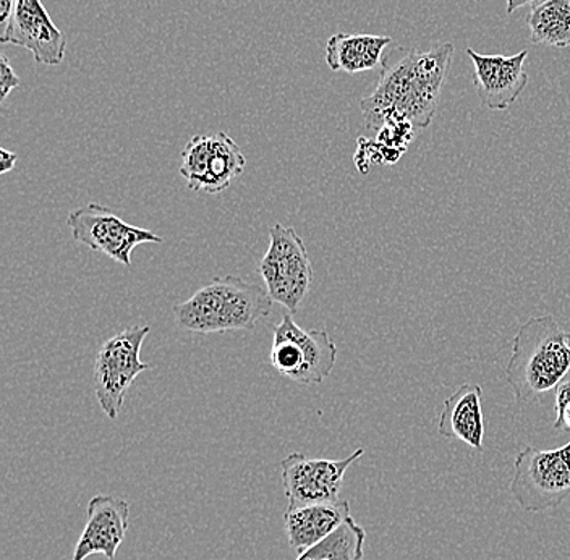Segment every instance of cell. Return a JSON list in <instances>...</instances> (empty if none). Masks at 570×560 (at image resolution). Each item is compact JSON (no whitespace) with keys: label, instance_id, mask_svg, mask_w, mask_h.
Segmentation results:
<instances>
[{"label":"cell","instance_id":"1","mask_svg":"<svg viewBox=\"0 0 570 560\" xmlns=\"http://www.w3.org/2000/svg\"><path fill=\"white\" fill-rule=\"evenodd\" d=\"M452 56L454 46L445 42L428 52L410 51L384 67L376 89L362 99L366 128L380 131L391 122L426 128L433 122Z\"/></svg>","mask_w":570,"mask_h":560},{"label":"cell","instance_id":"2","mask_svg":"<svg viewBox=\"0 0 570 560\" xmlns=\"http://www.w3.org/2000/svg\"><path fill=\"white\" fill-rule=\"evenodd\" d=\"M570 373V334L554 316L530 317L511 342L505 381L522 403L540 401Z\"/></svg>","mask_w":570,"mask_h":560},{"label":"cell","instance_id":"3","mask_svg":"<svg viewBox=\"0 0 570 560\" xmlns=\"http://www.w3.org/2000/svg\"><path fill=\"white\" fill-rule=\"evenodd\" d=\"M273 298L258 284L242 277H216L187 302L174 306L178 326L191 333L213 334L255 330L271 315Z\"/></svg>","mask_w":570,"mask_h":560},{"label":"cell","instance_id":"4","mask_svg":"<svg viewBox=\"0 0 570 560\" xmlns=\"http://www.w3.org/2000/svg\"><path fill=\"white\" fill-rule=\"evenodd\" d=\"M509 491L525 512L561 505L570 495V441L551 451L523 448L515 456Z\"/></svg>","mask_w":570,"mask_h":560},{"label":"cell","instance_id":"5","mask_svg":"<svg viewBox=\"0 0 570 560\" xmlns=\"http://www.w3.org/2000/svg\"><path fill=\"white\" fill-rule=\"evenodd\" d=\"M258 274L274 303L298 312L312 287L313 267L305 242L294 227L274 224L269 228V248L258 264Z\"/></svg>","mask_w":570,"mask_h":560},{"label":"cell","instance_id":"6","mask_svg":"<svg viewBox=\"0 0 570 560\" xmlns=\"http://www.w3.org/2000/svg\"><path fill=\"white\" fill-rule=\"evenodd\" d=\"M149 331V326L127 327L105 342L96 355L92 383L99 406L109 420H117L130 385L151 369L141 360L142 342Z\"/></svg>","mask_w":570,"mask_h":560},{"label":"cell","instance_id":"7","mask_svg":"<svg viewBox=\"0 0 570 560\" xmlns=\"http://www.w3.org/2000/svg\"><path fill=\"white\" fill-rule=\"evenodd\" d=\"M67 226L75 242L88 246L92 252L102 253L125 267L131 266V253L138 245L164 242L155 232L130 226L98 203H88L83 208L71 210Z\"/></svg>","mask_w":570,"mask_h":560},{"label":"cell","instance_id":"8","mask_svg":"<svg viewBox=\"0 0 570 560\" xmlns=\"http://www.w3.org/2000/svg\"><path fill=\"white\" fill-rule=\"evenodd\" d=\"M363 454L365 449H356L354 454L342 460L306 459L298 452L285 456L281 469L287 508L337 501L345 472Z\"/></svg>","mask_w":570,"mask_h":560},{"label":"cell","instance_id":"9","mask_svg":"<svg viewBox=\"0 0 570 560\" xmlns=\"http://www.w3.org/2000/svg\"><path fill=\"white\" fill-rule=\"evenodd\" d=\"M3 45L20 46L45 66H60L67 51V38L53 23L41 0H16L12 17L2 30Z\"/></svg>","mask_w":570,"mask_h":560},{"label":"cell","instance_id":"10","mask_svg":"<svg viewBox=\"0 0 570 560\" xmlns=\"http://www.w3.org/2000/svg\"><path fill=\"white\" fill-rule=\"evenodd\" d=\"M466 53L475 67L473 81L481 105L491 110H505L514 105L529 83V73L523 69L529 51L509 57L483 56L466 48Z\"/></svg>","mask_w":570,"mask_h":560},{"label":"cell","instance_id":"11","mask_svg":"<svg viewBox=\"0 0 570 560\" xmlns=\"http://www.w3.org/2000/svg\"><path fill=\"white\" fill-rule=\"evenodd\" d=\"M87 513V525L75 546L71 560H87L95 554L106 556L109 560L116 559L127 534L130 504L114 495H95L89 501Z\"/></svg>","mask_w":570,"mask_h":560},{"label":"cell","instance_id":"12","mask_svg":"<svg viewBox=\"0 0 570 560\" xmlns=\"http://www.w3.org/2000/svg\"><path fill=\"white\" fill-rule=\"evenodd\" d=\"M351 517V505L342 499L287 508L284 513V527L288 544L301 556L336 533Z\"/></svg>","mask_w":570,"mask_h":560},{"label":"cell","instance_id":"13","mask_svg":"<svg viewBox=\"0 0 570 560\" xmlns=\"http://www.w3.org/2000/svg\"><path fill=\"white\" fill-rule=\"evenodd\" d=\"M481 397L483 391L480 385L466 383L445 399L438 421L440 436L459 439L475 451L483 452L484 416Z\"/></svg>","mask_w":570,"mask_h":560},{"label":"cell","instance_id":"14","mask_svg":"<svg viewBox=\"0 0 570 560\" xmlns=\"http://www.w3.org/2000/svg\"><path fill=\"white\" fill-rule=\"evenodd\" d=\"M391 42L390 36L381 35L331 36L326 45L327 67L333 71L351 75L376 69Z\"/></svg>","mask_w":570,"mask_h":560},{"label":"cell","instance_id":"15","mask_svg":"<svg viewBox=\"0 0 570 560\" xmlns=\"http://www.w3.org/2000/svg\"><path fill=\"white\" fill-rule=\"evenodd\" d=\"M530 41L566 49L570 46V0H541L530 10Z\"/></svg>","mask_w":570,"mask_h":560},{"label":"cell","instance_id":"16","mask_svg":"<svg viewBox=\"0 0 570 560\" xmlns=\"http://www.w3.org/2000/svg\"><path fill=\"white\" fill-rule=\"evenodd\" d=\"M247 166L244 153L229 135L219 131L212 135L208 173L202 184V190L208 195H217L230 187L232 180L240 176Z\"/></svg>","mask_w":570,"mask_h":560},{"label":"cell","instance_id":"17","mask_svg":"<svg viewBox=\"0 0 570 560\" xmlns=\"http://www.w3.org/2000/svg\"><path fill=\"white\" fill-rule=\"evenodd\" d=\"M366 531L351 517L336 533L303 552L297 560H358L363 558Z\"/></svg>","mask_w":570,"mask_h":560},{"label":"cell","instance_id":"18","mask_svg":"<svg viewBox=\"0 0 570 560\" xmlns=\"http://www.w3.org/2000/svg\"><path fill=\"white\" fill-rule=\"evenodd\" d=\"M209 149H212V135H196L181 151L178 173L187 180L191 191L202 190L203 180L208 173Z\"/></svg>","mask_w":570,"mask_h":560},{"label":"cell","instance_id":"19","mask_svg":"<svg viewBox=\"0 0 570 560\" xmlns=\"http://www.w3.org/2000/svg\"><path fill=\"white\" fill-rule=\"evenodd\" d=\"M554 430L570 431V373L556 387Z\"/></svg>","mask_w":570,"mask_h":560},{"label":"cell","instance_id":"20","mask_svg":"<svg viewBox=\"0 0 570 560\" xmlns=\"http://www.w3.org/2000/svg\"><path fill=\"white\" fill-rule=\"evenodd\" d=\"M17 87H20V78L17 77L7 56H0V101H6L9 92Z\"/></svg>","mask_w":570,"mask_h":560},{"label":"cell","instance_id":"21","mask_svg":"<svg viewBox=\"0 0 570 560\" xmlns=\"http://www.w3.org/2000/svg\"><path fill=\"white\" fill-rule=\"evenodd\" d=\"M18 156L9 149H0V174L6 176L10 170L16 169Z\"/></svg>","mask_w":570,"mask_h":560},{"label":"cell","instance_id":"22","mask_svg":"<svg viewBox=\"0 0 570 560\" xmlns=\"http://www.w3.org/2000/svg\"><path fill=\"white\" fill-rule=\"evenodd\" d=\"M13 6H16V0H0V23H2V30L9 23L10 17H12Z\"/></svg>","mask_w":570,"mask_h":560},{"label":"cell","instance_id":"23","mask_svg":"<svg viewBox=\"0 0 570 560\" xmlns=\"http://www.w3.org/2000/svg\"><path fill=\"white\" fill-rule=\"evenodd\" d=\"M538 2H541V0H505V10H508V16H512L515 10L527 6H534Z\"/></svg>","mask_w":570,"mask_h":560},{"label":"cell","instance_id":"24","mask_svg":"<svg viewBox=\"0 0 570 560\" xmlns=\"http://www.w3.org/2000/svg\"><path fill=\"white\" fill-rule=\"evenodd\" d=\"M358 560H365V559L362 558V559H358Z\"/></svg>","mask_w":570,"mask_h":560}]
</instances>
